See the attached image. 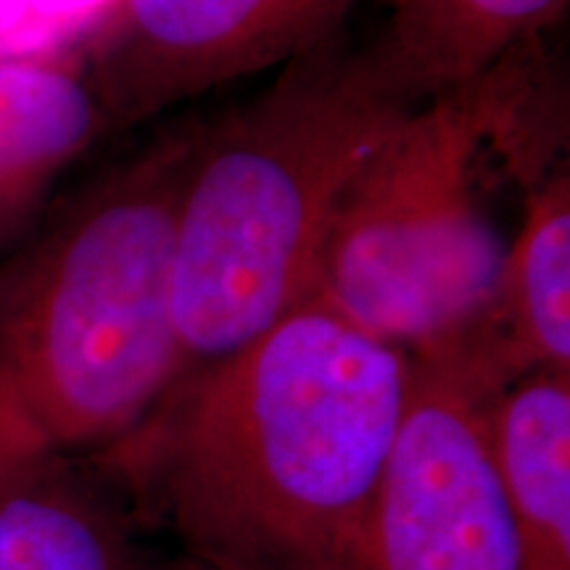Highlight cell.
<instances>
[{"label": "cell", "instance_id": "4", "mask_svg": "<svg viewBox=\"0 0 570 570\" xmlns=\"http://www.w3.org/2000/svg\"><path fill=\"white\" fill-rule=\"evenodd\" d=\"M415 106L373 42L336 35L204 125L175 248L185 373L252 344L312 296L333 206Z\"/></svg>", "mask_w": 570, "mask_h": 570}, {"label": "cell", "instance_id": "7", "mask_svg": "<svg viewBox=\"0 0 570 570\" xmlns=\"http://www.w3.org/2000/svg\"><path fill=\"white\" fill-rule=\"evenodd\" d=\"M489 386L531 370H570V177L552 169L525 194L494 304L479 344L462 362Z\"/></svg>", "mask_w": 570, "mask_h": 570}, {"label": "cell", "instance_id": "10", "mask_svg": "<svg viewBox=\"0 0 570 570\" xmlns=\"http://www.w3.org/2000/svg\"><path fill=\"white\" fill-rule=\"evenodd\" d=\"M109 125L90 80L38 59H0V244Z\"/></svg>", "mask_w": 570, "mask_h": 570}, {"label": "cell", "instance_id": "5", "mask_svg": "<svg viewBox=\"0 0 570 570\" xmlns=\"http://www.w3.org/2000/svg\"><path fill=\"white\" fill-rule=\"evenodd\" d=\"M494 391L452 362L412 360L360 570H520L515 515L489 441Z\"/></svg>", "mask_w": 570, "mask_h": 570}, {"label": "cell", "instance_id": "1", "mask_svg": "<svg viewBox=\"0 0 570 570\" xmlns=\"http://www.w3.org/2000/svg\"><path fill=\"white\" fill-rule=\"evenodd\" d=\"M410 377L407 354L306 298L188 370L125 462L214 570H360Z\"/></svg>", "mask_w": 570, "mask_h": 570}, {"label": "cell", "instance_id": "3", "mask_svg": "<svg viewBox=\"0 0 570 570\" xmlns=\"http://www.w3.org/2000/svg\"><path fill=\"white\" fill-rule=\"evenodd\" d=\"M531 51L415 106L377 140L333 206L309 298L410 360L473 352L510 246L487 198L491 161L529 183L560 167Z\"/></svg>", "mask_w": 570, "mask_h": 570}, {"label": "cell", "instance_id": "11", "mask_svg": "<svg viewBox=\"0 0 570 570\" xmlns=\"http://www.w3.org/2000/svg\"><path fill=\"white\" fill-rule=\"evenodd\" d=\"M92 518L61 494L13 489L0 497V570H67Z\"/></svg>", "mask_w": 570, "mask_h": 570}, {"label": "cell", "instance_id": "8", "mask_svg": "<svg viewBox=\"0 0 570 570\" xmlns=\"http://www.w3.org/2000/svg\"><path fill=\"white\" fill-rule=\"evenodd\" d=\"M487 420L520 570H570V370L512 377L489 396Z\"/></svg>", "mask_w": 570, "mask_h": 570}, {"label": "cell", "instance_id": "2", "mask_svg": "<svg viewBox=\"0 0 570 570\" xmlns=\"http://www.w3.org/2000/svg\"><path fill=\"white\" fill-rule=\"evenodd\" d=\"M202 130H164L0 265V460L127 441L185 375L175 248Z\"/></svg>", "mask_w": 570, "mask_h": 570}, {"label": "cell", "instance_id": "6", "mask_svg": "<svg viewBox=\"0 0 570 570\" xmlns=\"http://www.w3.org/2000/svg\"><path fill=\"white\" fill-rule=\"evenodd\" d=\"M356 0H117L92 71L111 122H140L336 38Z\"/></svg>", "mask_w": 570, "mask_h": 570}, {"label": "cell", "instance_id": "9", "mask_svg": "<svg viewBox=\"0 0 570 570\" xmlns=\"http://www.w3.org/2000/svg\"><path fill=\"white\" fill-rule=\"evenodd\" d=\"M568 0H383L373 48L417 104L460 88L537 42Z\"/></svg>", "mask_w": 570, "mask_h": 570}]
</instances>
